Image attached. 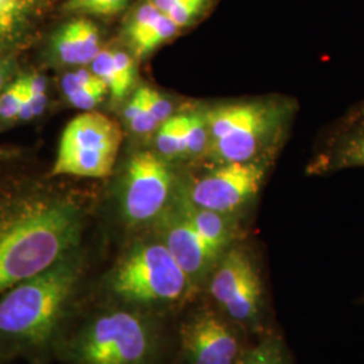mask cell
<instances>
[{"mask_svg":"<svg viewBox=\"0 0 364 364\" xmlns=\"http://www.w3.org/2000/svg\"><path fill=\"white\" fill-rule=\"evenodd\" d=\"M146 96H147L150 109L161 126L164 122H166L169 117H171V114H173L171 103L165 96H162L159 92L151 90V88H146Z\"/></svg>","mask_w":364,"mask_h":364,"instance_id":"cell-26","label":"cell"},{"mask_svg":"<svg viewBox=\"0 0 364 364\" xmlns=\"http://www.w3.org/2000/svg\"><path fill=\"white\" fill-rule=\"evenodd\" d=\"M34 364H43V363H41V362H37V363H34Z\"/></svg>","mask_w":364,"mask_h":364,"instance_id":"cell-34","label":"cell"},{"mask_svg":"<svg viewBox=\"0 0 364 364\" xmlns=\"http://www.w3.org/2000/svg\"><path fill=\"white\" fill-rule=\"evenodd\" d=\"M103 289L109 302L154 313L200 294L161 239L134 245L107 274Z\"/></svg>","mask_w":364,"mask_h":364,"instance_id":"cell-5","label":"cell"},{"mask_svg":"<svg viewBox=\"0 0 364 364\" xmlns=\"http://www.w3.org/2000/svg\"><path fill=\"white\" fill-rule=\"evenodd\" d=\"M19 9V0H0V18L14 16Z\"/></svg>","mask_w":364,"mask_h":364,"instance_id":"cell-31","label":"cell"},{"mask_svg":"<svg viewBox=\"0 0 364 364\" xmlns=\"http://www.w3.org/2000/svg\"><path fill=\"white\" fill-rule=\"evenodd\" d=\"M25 76L13 80L0 95V122L18 120V114L25 95Z\"/></svg>","mask_w":364,"mask_h":364,"instance_id":"cell-20","label":"cell"},{"mask_svg":"<svg viewBox=\"0 0 364 364\" xmlns=\"http://www.w3.org/2000/svg\"><path fill=\"white\" fill-rule=\"evenodd\" d=\"M14 72H15V64L13 60L7 57L4 52H0V95L11 82Z\"/></svg>","mask_w":364,"mask_h":364,"instance_id":"cell-29","label":"cell"},{"mask_svg":"<svg viewBox=\"0 0 364 364\" xmlns=\"http://www.w3.org/2000/svg\"><path fill=\"white\" fill-rule=\"evenodd\" d=\"M54 347L65 364H161L165 335L156 313L108 302Z\"/></svg>","mask_w":364,"mask_h":364,"instance_id":"cell-3","label":"cell"},{"mask_svg":"<svg viewBox=\"0 0 364 364\" xmlns=\"http://www.w3.org/2000/svg\"><path fill=\"white\" fill-rule=\"evenodd\" d=\"M117 122L85 111L72 119L61 135L53 176L105 178L112 173L122 144Z\"/></svg>","mask_w":364,"mask_h":364,"instance_id":"cell-7","label":"cell"},{"mask_svg":"<svg viewBox=\"0 0 364 364\" xmlns=\"http://www.w3.org/2000/svg\"><path fill=\"white\" fill-rule=\"evenodd\" d=\"M129 127L136 134H147L151 131L156 130L159 127V123L156 122L154 114L150 109V105L147 102V96H146V87L144 88V105L139 111V114L131 120L130 123H127Z\"/></svg>","mask_w":364,"mask_h":364,"instance_id":"cell-25","label":"cell"},{"mask_svg":"<svg viewBox=\"0 0 364 364\" xmlns=\"http://www.w3.org/2000/svg\"><path fill=\"white\" fill-rule=\"evenodd\" d=\"M158 129L156 147L162 156L169 158L186 156L182 115L169 117Z\"/></svg>","mask_w":364,"mask_h":364,"instance_id":"cell-16","label":"cell"},{"mask_svg":"<svg viewBox=\"0 0 364 364\" xmlns=\"http://www.w3.org/2000/svg\"><path fill=\"white\" fill-rule=\"evenodd\" d=\"M178 198L196 232L218 257H221L227 248L239 240L240 218L196 207L185 197L182 191L178 193Z\"/></svg>","mask_w":364,"mask_h":364,"instance_id":"cell-13","label":"cell"},{"mask_svg":"<svg viewBox=\"0 0 364 364\" xmlns=\"http://www.w3.org/2000/svg\"><path fill=\"white\" fill-rule=\"evenodd\" d=\"M274 158L213 165L182 189L185 197L200 208L243 219L260 193Z\"/></svg>","mask_w":364,"mask_h":364,"instance_id":"cell-8","label":"cell"},{"mask_svg":"<svg viewBox=\"0 0 364 364\" xmlns=\"http://www.w3.org/2000/svg\"><path fill=\"white\" fill-rule=\"evenodd\" d=\"M114 63L117 69V82L119 91L117 99L124 97V95L130 91L134 81H135V65L130 54L122 50H114Z\"/></svg>","mask_w":364,"mask_h":364,"instance_id":"cell-22","label":"cell"},{"mask_svg":"<svg viewBox=\"0 0 364 364\" xmlns=\"http://www.w3.org/2000/svg\"><path fill=\"white\" fill-rule=\"evenodd\" d=\"M80 248L0 296V351L38 353L55 346L84 275Z\"/></svg>","mask_w":364,"mask_h":364,"instance_id":"cell-2","label":"cell"},{"mask_svg":"<svg viewBox=\"0 0 364 364\" xmlns=\"http://www.w3.org/2000/svg\"><path fill=\"white\" fill-rule=\"evenodd\" d=\"M207 0H180L168 15L170 19L174 22V25L181 28L192 23L201 10L204 9Z\"/></svg>","mask_w":364,"mask_h":364,"instance_id":"cell-23","label":"cell"},{"mask_svg":"<svg viewBox=\"0 0 364 364\" xmlns=\"http://www.w3.org/2000/svg\"><path fill=\"white\" fill-rule=\"evenodd\" d=\"M142 105H144V88L135 92V95L131 97L130 102L126 105L124 117L127 123H130L131 120L139 114Z\"/></svg>","mask_w":364,"mask_h":364,"instance_id":"cell-30","label":"cell"},{"mask_svg":"<svg viewBox=\"0 0 364 364\" xmlns=\"http://www.w3.org/2000/svg\"><path fill=\"white\" fill-rule=\"evenodd\" d=\"M299 105L289 96L213 105L204 109L212 165L275 158Z\"/></svg>","mask_w":364,"mask_h":364,"instance_id":"cell-4","label":"cell"},{"mask_svg":"<svg viewBox=\"0 0 364 364\" xmlns=\"http://www.w3.org/2000/svg\"><path fill=\"white\" fill-rule=\"evenodd\" d=\"M201 293L254 340L277 331L262 264L245 242L237 240L223 252Z\"/></svg>","mask_w":364,"mask_h":364,"instance_id":"cell-6","label":"cell"},{"mask_svg":"<svg viewBox=\"0 0 364 364\" xmlns=\"http://www.w3.org/2000/svg\"><path fill=\"white\" fill-rule=\"evenodd\" d=\"M173 176L151 151L131 156L120 191V212L132 227L158 221L174 200Z\"/></svg>","mask_w":364,"mask_h":364,"instance_id":"cell-10","label":"cell"},{"mask_svg":"<svg viewBox=\"0 0 364 364\" xmlns=\"http://www.w3.org/2000/svg\"><path fill=\"white\" fill-rule=\"evenodd\" d=\"M178 340L181 364H237L254 341L205 297L183 317Z\"/></svg>","mask_w":364,"mask_h":364,"instance_id":"cell-9","label":"cell"},{"mask_svg":"<svg viewBox=\"0 0 364 364\" xmlns=\"http://www.w3.org/2000/svg\"><path fill=\"white\" fill-rule=\"evenodd\" d=\"M158 223L159 239L189 277L198 293L203 291L218 257L196 232L182 208L178 193Z\"/></svg>","mask_w":364,"mask_h":364,"instance_id":"cell-11","label":"cell"},{"mask_svg":"<svg viewBox=\"0 0 364 364\" xmlns=\"http://www.w3.org/2000/svg\"><path fill=\"white\" fill-rule=\"evenodd\" d=\"M105 0H68L65 9L72 13L97 15Z\"/></svg>","mask_w":364,"mask_h":364,"instance_id":"cell-27","label":"cell"},{"mask_svg":"<svg viewBox=\"0 0 364 364\" xmlns=\"http://www.w3.org/2000/svg\"><path fill=\"white\" fill-rule=\"evenodd\" d=\"M9 156H10V154H9V151H6V150H1V149H0V161H1V159H6Z\"/></svg>","mask_w":364,"mask_h":364,"instance_id":"cell-33","label":"cell"},{"mask_svg":"<svg viewBox=\"0 0 364 364\" xmlns=\"http://www.w3.org/2000/svg\"><path fill=\"white\" fill-rule=\"evenodd\" d=\"M237 364H293V355L277 329L255 338Z\"/></svg>","mask_w":364,"mask_h":364,"instance_id":"cell-14","label":"cell"},{"mask_svg":"<svg viewBox=\"0 0 364 364\" xmlns=\"http://www.w3.org/2000/svg\"><path fill=\"white\" fill-rule=\"evenodd\" d=\"M84 215L65 196H0V296L77 250Z\"/></svg>","mask_w":364,"mask_h":364,"instance_id":"cell-1","label":"cell"},{"mask_svg":"<svg viewBox=\"0 0 364 364\" xmlns=\"http://www.w3.org/2000/svg\"><path fill=\"white\" fill-rule=\"evenodd\" d=\"M183 134L186 156H204L208 147L209 135L204 111H193L183 114Z\"/></svg>","mask_w":364,"mask_h":364,"instance_id":"cell-15","label":"cell"},{"mask_svg":"<svg viewBox=\"0 0 364 364\" xmlns=\"http://www.w3.org/2000/svg\"><path fill=\"white\" fill-rule=\"evenodd\" d=\"M27 90L30 96V111L31 117L41 115L48 103L46 96V80L41 75H28L26 76Z\"/></svg>","mask_w":364,"mask_h":364,"instance_id":"cell-24","label":"cell"},{"mask_svg":"<svg viewBox=\"0 0 364 364\" xmlns=\"http://www.w3.org/2000/svg\"><path fill=\"white\" fill-rule=\"evenodd\" d=\"M63 91L70 105L82 111H91L102 102L108 88L105 85L100 87H85L80 85L70 73L63 78Z\"/></svg>","mask_w":364,"mask_h":364,"instance_id":"cell-17","label":"cell"},{"mask_svg":"<svg viewBox=\"0 0 364 364\" xmlns=\"http://www.w3.org/2000/svg\"><path fill=\"white\" fill-rule=\"evenodd\" d=\"M180 28L174 25V22L170 19L168 15L162 14L159 19L156 21V26L153 27L149 34L144 37L139 43H136L132 49L138 55L144 57L146 54L156 50L158 46H161L164 42L176 36V33Z\"/></svg>","mask_w":364,"mask_h":364,"instance_id":"cell-19","label":"cell"},{"mask_svg":"<svg viewBox=\"0 0 364 364\" xmlns=\"http://www.w3.org/2000/svg\"><path fill=\"white\" fill-rule=\"evenodd\" d=\"M180 0H151V3L162 14H168Z\"/></svg>","mask_w":364,"mask_h":364,"instance_id":"cell-32","label":"cell"},{"mask_svg":"<svg viewBox=\"0 0 364 364\" xmlns=\"http://www.w3.org/2000/svg\"><path fill=\"white\" fill-rule=\"evenodd\" d=\"M161 15L162 13L151 3V0L144 1L134 11L126 27V36L132 48L139 43L149 34V31L156 26V21Z\"/></svg>","mask_w":364,"mask_h":364,"instance_id":"cell-18","label":"cell"},{"mask_svg":"<svg viewBox=\"0 0 364 364\" xmlns=\"http://www.w3.org/2000/svg\"><path fill=\"white\" fill-rule=\"evenodd\" d=\"M91 70L105 82L108 87V91L112 93V96L117 99L119 82H117V69L114 63V50L102 49L92 60Z\"/></svg>","mask_w":364,"mask_h":364,"instance_id":"cell-21","label":"cell"},{"mask_svg":"<svg viewBox=\"0 0 364 364\" xmlns=\"http://www.w3.org/2000/svg\"><path fill=\"white\" fill-rule=\"evenodd\" d=\"M15 15L0 18V52L9 49L15 39Z\"/></svg>","mask_w":364,"mask_h":364,"instance_id":"cell-28","label":"cell"},{"mask_svg":"<svg viewBox=\"0 0 364 364\" xmlns=\"http://www.w3.org/2000/svg\"><path fill=\"white\" fill-rule=\"evenodd\" d=\"M53 50L66 65H85L102 50L99 28L91 21L78 18L60 27L53 36Z\"/></svg>","mask_w":364,"mask_h":364,"instance_id":"cell-12","label":"cell"}]
</instances>
